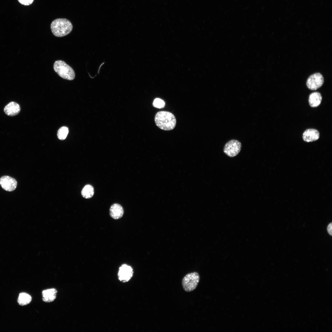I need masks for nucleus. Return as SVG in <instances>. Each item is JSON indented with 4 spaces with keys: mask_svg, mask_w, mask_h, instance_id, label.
I'll use <instances>...</instances> for the list:
<instances>
[{
    "mask_svg": "<svg viewBox=\"0 0 332 332\" xmlns=\"http://www.w3.org/2000/svg\"><path fill=\"white\" fill-rule=\"evenodd\" d=\"M124 213V211L122 207L118 204H114L110 208V215L114 219H117L121 218Z\"/></svg>",
    "mask_w": 332,
    "mask_h": 332,
    "instance_id": "11",
    "label": "nucleus"
},
{
    "mask_svg": "<svg viewBox=\"0 0 332 332\" xmlns=\"http://www.w3.org/2000/svg\"><path fill=\"white\" fill-rule=\"evenodd\" d=\"M332 223H330L328 225V226H327V231H328V232L329 233V234L330 235H332Z\"/></svg>",
    "mask_w": 332,
    "mask_h": 332,
    "instance_id": "19",
    "label": "nucleus"
},
{
    "mask_svg": "<svg viewBox=\"0 0 332 332\" xmlns=\"http://www.w3.org/2000/svg\"><path fill=\"white\" fill-rule=\"evenodd\" d=\"M241 148V142L237 140L233 139L229 141L225 144L223 152L228 156L233 157L239 153Z\"/></svg>",
    "mask_w": 332,
    "mask_h": 332,
    "instance_id": "5",
    "label": "nucleus"
},
{
    "mask_svg": "<svg viewBox=\"0 0 332 332\" xmlns=\"http://www.w3.org/2000/svg\"><path fill=\"white\" fill-rule=\"evenodd\" d=\"M0 184L4 190L11 192L16 188L17 183L14 178L9 176H5L0 178Z\"/></svg>",
    "mask_w": 332,
    "mask_h": 332,
    "instance_id": "7",
    "label": "nucleus"
},
{
    "mask_svg": "<svg viewBox=\"0 0 332 332\" xmlns=\"http://www.w3.org/2000/svg\"><path fill=\"white\" fill-rule=\"evenodd\" d=\"M50 28L53 34L55 36L61 37L69 34L73 29L71 22L65 18H57L51 23Z\"/></svg>",
    "mask_w": 332,
    "mask_h": 332,
    "instance_id": "2",
    "label": "nucleus"
},
{
    "mask_svg": "<svg viewBox=\"0 0 332 332\" xmlns=\"http://www.w3.org/2000/svg\"><path fill=\"white\" fill-rule=\"evenodd\" d=\"M324 82L322 74L319 73H314L307 79L306 85L308 88L311 90H316L320 87Z\"/></svg>",
    "mask_w": 332,
    "mask_h": 332,
    "instance_id": "6",
    "label": "nucleus"
},
{
    "mask_svg": "<svg viewBox=\"0 0 332 332\" xmlns=\"http://www.w3.org/2000/svg\"><path fill=\"white\" fill-rule=\"evenodd\" d=\"M20 109V105L18 103L12 101L5 106L4 111L8 116H13L18 114Z\"/></svg>",
    "mask_w": 332,
    "mask_h": 332,
    "instance_id": "10",
    "label": "nucleus"
},
{
    "mask_svg": "<svg viewBox=\"0 0 332 332\" xmlns=\"http://www.w3.org/2000/svg\"><path fill=\"white\" fill-rule=\"evenodd\" d=\"M322 96L319 92H315L311 93L309 95L308 99L310 106L313 108L318 106L322 100Z\"/></svg>",
    "mask_w": 332,
    "mask_h": 332,
    "instance_id": "13",
    "label": "nucleus"
},
{
    "mask_svg": "<svg viewBox=\"0 0 332 332\" xmlns=\"http://www.w3.org/2000/svg\"><path fill=\"white\" fill-rule=\"evenodd\" d=\"M34 0H18V2L21 4L28 6L32 3Z\"/></svg>",
    "mask_w": 332,
    "mask_h": 332,
    "instance_id": "18",
    "label": "nucleus"
},
{
    "mask_svg": "<svg viewBox=\"0 0 332 332\" xmlns=\"http://www.w3.org/2000/svg\"><path fill=\"white\" fill-rule=\"evenodd\" d=\"M200 278L199 275L197 272L191 273L186 275L182 280V285L184 290L187 292L194 290L199 282Z\"/></svg>",
    "mask_w": 332,
    "mask_h": 332,
    "instance_id": "4",
    "label": "nucleus"
},
{
    "mask_svg": "<svg viewBox=\"0 0 332 332\" xmlns=\"http://www.w3.org/2000/svg\"><path fill=\"white\" fill-rule=\"evenodd\" d=\"M153 105L155 107L161 109L165 107V103L164 101L161 99L156 98L154 100Z\"/></svg>",
    "mask_w": 332,
    "mask_h": 332,
    "instance_id": "17",
    "label": "nucleus"
},
{
    "mask_svg": "<svg viewBox=\"0 0 332 332\" xmlns=\"http://www.w3.org/2000/svg\"><path fill=\"white\" fill-rule=\"evenodd\" d=\"M57 291L54 288L48 289L42 292L43 300L46 302L53 301L56 298Z\"/></svg>",
    "mask_w": 332,
    "mask_h": 332,
    "instance_id": "12",
    "label": "nucleus"
},
{
    "mask_svg": "<svg viewBox=\"0 0 332 332\" xmlns=\"http://www.w3.org/2000/svg\"><path fill=\"white\" fill-rule=\"evenodd\" d=\"M53 69L55 72L64 79L72 80L75 78V74L73 69L64 61H56L53 64Z\"/></svg>",
    "mask_w": 332,
    "mask_h": 332,
    "instance_id": "3",
    "label": "nucleus"
},
{
    "mask_svg": "<svg viewBox=\"0 0 332 332\" xmlns=\"http://www.w3.org/2000/svg\"><path fill=\"white\" fill-rule=\"evenodd\" d=\"M94 193L93 188L90 184L85 185L81 191L82 196L86 199H89L92 197Z\"/></svg>",
    "mask_w": 332,
    "mask_h": 332,
    "instance_id": "15",
    "label": "nucleus"
},
{
    "mask_svg": "<svg viewBox=\"0 0 332 332\" xmlns=\"http://www.w3.org/2000/svg\"><path fill=\"white\" fill-rule=\"evenodd\" d=\"M319 132L314 128H309L303 133L302 138L305 142H309L316 141L319 138Z\"/></svg>",
    "mask_w": 332,
    "mask_h": 332,
    "instance_id": "9",
    "label": "nucleus"
},
{
    "mask_svg": "<svg viewBox=\"0 0 332 332\" xmlns=\"http://www.w3.org/2000/svg\"><path fill=\"white\" fill-rule=\"evenodd\" d=\"M31 296L26 293H21L20 294L18 299V302L21 306L27 305L31 302Z\"/></svg>",
    "mask_w": 332,
    "mask_h": 332,
    "instance_id": "14",
    "label": "nucleus"
},
{
    "mask_svg": "<svg viewBox=\"0 0 332 332\" xmlns=\"http://www.w3.org/2000/svg\"><path fill=\"white\" fill-rule=\"evenodd\" d=\"M68 132L69 129L67 127H62L58 129L57 131V137L60 140H64L66 137Z\"/></svg>",
    "mask_w": 332,
    "mask_h": 332,
    "instance_id": "16",
    "label": "nucleus"
},
{
    "mask_svg": "<svg viewBox=\"0 0 332 332\" xmlns=\"http://www.w3.org/2000/svg\"><path fill=\"white\" fill-rule=\"evenodd\" d=\"M133 269L131 267L126 264L122 265L119 269L118 272L119 279L123 282H128L133 275Z\"/></svg>",
    "mask_w": 332,
    "mask_h": 332,
    "instance_id": "8",
    "label": "nucleus"
},
{
    "mask_svg": "<svg viewBox=\"0 0 332 332\" xmlns=\"http://www.w3.org/2000/svg\"><path fill=\"white\" fill-rule=\"evenodd\" d=\"M156 125L160 129L166 131L173 129L176 125V120L172 113L167 111L158 112L155 117Z\"/></svg>",
    "mask_w": 332,
    "mask_h": 332,
    "instance_id": "1",
    "label": "nucleus"
}]
</instances>
